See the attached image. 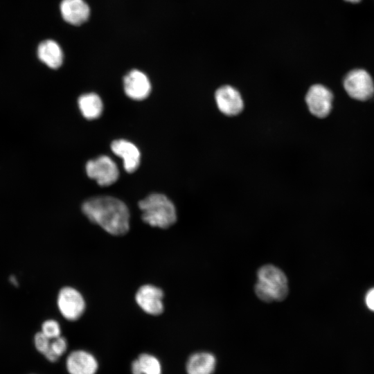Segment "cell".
<instances>
[{
    "instance_id": "1",
    "label": "cell",
    "mask_w": 374,
    "mask_h": 374,
    "mask_svg": "<svg viewBox=\"0 0 374 374\" xmlns=\"http://www.w3.org/2000/svg\"><path fill=\"white\" fill-rule=\"evenodd\" d=\"M82 211L93 223L113 235H123L130 229V211L126 204L112 196H96L84 202Z\"/></svg>"
},
{
    "instance_id": "2",
    "label": "cell",
    "mask_w": 374,
    "mask_h": 374,
    "mask_svg": "<svg viewBox=\"0 0 374 374\" xmlns=\"http://www.w3.org/2000/svg\"><path fill=\"white\" fill-rule=\"evenodd\" d=\"M254 291L258 298L266 303L284 300L289 292L288 280L279 267L273 265L260 267L256 274Z\"/></svg>"
},
{
    "instance_id": "3",
    "label": "cell",
    "mask_w": 374,
    "mask_h": 374,
    "mask_svg": "<svg viewBox=\"0 0 374 374\" xmlns=\"http://www.w3.org/2000/svg\"><path fill=\"white\" fill-rule=\"evenodd\" d=\"M139 208L142 220L151 226L168 229L177 221L176 208L163 194H150L139 202Z\"/></svg>"
},
{
    "instance_id": "4",
    "label": "cell",
    "mask_w": 374,
    "mask_h": 374,
    "mask_svg": "<svg viewBox=\"0 0 374 374\" xmlns=\"http://www.w3.org/2000/svg\"><path fill=\"white\" fill-rule=\"evenodd\" d=\"M344 87L350 97L357 100H367L374 94L373 78L362 69L349 71L344 79Z\"/></svg>"
},
{
    "instance_id": "5",
    "label": "cell",
    "mask_w": 374,
    "mask_h": 374,
    "mask_svg": "<svg viewBox=\"0 0 374 374\" xmlns=\"http://www.w3.org/2000/svg\"><path fill=\"white\" fill-rule=\"evenodd\" d=\"M88 177L94 179L101 186L115 183L119 177L116 163L108 156L102 155L87 161L85 166Z\"/></svg>"
},
{
    "instance_id": "6",
    "label": "cell",
    "mask_w": 374,
    "mask_h": 374,
    "mask_svg": "<svg viewBox=\"0 0 374 374\" xmlns=\"http://www.w3.org/2000/svg\"><path fill=\"white\" fill-rule=\"evenodd\" d=\"M57 304L62 315L71 321L78 320L83 314L86 306L82 295L71 287H64L60 290Z\"/></svg>"
},
{
    "instance_id": "7",
    "label": "cell",
    "mask_w": 374,
    "mask_h": 374,
    "mask_svg": "<svg viewBox=\"0 0 374 374\" xmlns=\"http://www.w3.org/2000/svg\"><path fill=\"white\" fill-rule=\"evenodd\" d=\"M333 94L326 87L312 85L305 96V103L310 112L318 118L326 117L332 110Z\"/></svg>"
},
{
    "instance_id": "8",
    "label": "cell",
    "mask_w": 374,
    "mask_h": 374,
    "mask_svg": "<svg viewBox=\"0 0 374 374\" xmlns=\"http://www.w3.org/2000/svg\"><path fill=\"white\" fill-rule=\"evenodd\" d=\"M163 292L153 285L141 286L135 294V301L140 308L148 314L157 316L164 310Z\"/></svg>"
},
{
    "instance_id": "9",
    "label": "cell",
    "mask_w": 374,
    "mask_h": 374,
    "mask_svg": "<svg viewBox=\"0 0 374 374\" xmlns=\"http://www.w3.org/2000/svg\"><path fill=\"white\" fill-rule=\"evenodd\" d=\"M215 98L217 108L226 116L238 115L243 109L242 98L240 92L231 86L224 85L217 89Z\"/></svg>"
},
{
    "instance_id": "10",
    "label": "cell",
    "mask_w": 374,
    "mask_h": 374,
    "mask_svg": "<svg viewBox=\"0 0 374 374\" xmlns=\"http://www.w3.org/2000/svg\"><path fill=\"white\" fill-rule=\"evenodd\" d=\"M123 88L127 96L141 100L150 93L151 84L148 76L141 71H130L123 78Z\"/></svg>"
},
{
    "instance_id": "11",
    "label": "cell",
    "mask_w": 374,
    "mask_h": 374,
    "mask_svg": "<svg viewBox=\"0 0 374 374\" xmlns=\"http://www.w3.org/2000/svg\"><path fill=\"white\" fill-rule=\"evenodd\" d=\"M98 367L96 357L82 350L73 351L66 359V368L70 374H96Z\"/></svg>"
},
{
    "instance_id": "12",
    "label": "cell",
    "mask_w": 374,
    "mask_h": 374,
    "mask_svg": "<svg viewBox=\"0 0 374 374\" xmlns=\"http://www.w3.org/2000/svg\"><path fill=\"white\" fill-rule=\"evenodd\" d=\"M111 148L116 155L123 159L126 172L136 170L141 161V153L134 143L125 139L115 140L112 143Z\"/></svg>"
},
{
    "instance_id": "13",
    "label": "cell",
    "mask_w": 374,
    "mask_h": 374,
    "mask_svg": "<svg viewBox=\"0 0 374 374\" xmlns=\"http://www.w3.org/2000/svg\"><path fill=\"white\" fill-rule=\"evenodd\" d=\"M60 8L62 18L72 25L83 24L89 16V8L83 0H62Z\"/></svg>"
},
{
    "instance_id": "14",
    "label": "cell",
    "mask_w": 374,
    "mask_h": 374,
    "mask_svg": "<svg viewBox=\"0 0 374 374\" xmlns=\"http://www.w3.org/2000/svg\"><path fill=\"white\" fill-rule=\"evenodd\" d=\"M216 366V358L208 352H197L187 360L186 370L188 374H213Z\"/></svg>"
},
{
    "instance_id": "15",
    "label": "cell",
    "mask_w": 374,
    "mask_h": 374,
    "mask_svg": "<svg viewBox=\"0 0 374 374\" xmlns=\"http://www.w3.org/2000/svg\"><path fill=\"white\" fill-rule=\"evenodd\" d=\"M37 53L39 60L51 69H58L63 62L62 48L53 39L42 42L37 47Z\"/></svg>"
},
{
    "instance_id": "16",
    "label": "cell",
    "mask_w": 374,
    "mask_h": 374,
    "mask_svg": "<svg viewBox=\"0 0 374 374\" xmlns=\"http://www.w3.org/2000/svg\"><path fill=\"white\" fill-rule=\"evenodd\" d=\"M78 103L82 116L88 120L98 118L103 112V104L96 93H84L79 97Z\"/></svg>"
},
{
    "instance_id": "17",
    "label": "cell",
    "mask_w": 374,
    "mask_h": 374,
    "mask_svg": "<svg viewBox=\"0 0 374 374\" xmlns=\"http://www.w3.org/2000/svg\"><path fill=\"white\" fill-rule=\"evenodd\" d=\"M131 371L132 374H161L162 368L155 356L143 353L132 362Z\"/></svg>"
},
{
    "instance_id": "18",
    "label": "cell",
    "mask_w": 374,
    "mask_h": 374,
    "mask_svg": "<svg viewBox=\"0 0 374 374\" xmlns=\"http://www.w3.org/2000/svg\"><path fill=\"white\" fill-rule=\"evenodd\" d=\"M67 348V341L63 337L51 339L48 347L44 355L51 362L57 361Z\"/></svg>"
},
{
    "instance_id": "19",
    "label": "cell",
    "mask_w": 374,
    "mask_h": 374,
    "mask_svg": "<svg viewBox=\"0 0 374 374\" xmlns=\"http://www.w3.org/2000/svg\"><path fill=\"white\" fill-rule=\"evenodd\" d=\"M41 332L48 338L54 339L60 336L61 328L57 321L48 319L42 323Z\"/></svg>"
},
{
    "instance_id": "20",
    "label": "cell",
    "mask_w": 374,
    "mask_h": 374,
    "mask_svg": "<svg viewBox=\"0 0 374 374\" xmlns=\"http://www.w3.org/2000/svg\"><path fill=\"white\" fill-rule=\"evenodd\" d=\"M50 340L51 339L46 337L42 332H37L34 338L35 345L37 350L44 355L48 347Z\"/></svg>"
},
{
    "instance_id": "21",
    "label": "cell",
    "mask_w": 374,
    "mask_h": 374,
    "mask_svg": "<svg viewBox=\"0 0 374 374\" xmlns=\"http://www.w3.org/2000/svg\"><path fill=\"white\" fill-rule=\"evenodd\" d=\"M365 302L368 308L372 311H374V288L371 289L366 294Z\"/></svg>"
},
{
    "instance_id": "22",
    "label": "cell",
    "mask_w": 374,
    "mask_h": 374,
    "mask_svg": "<svg viewBox=\"0 0 374 374\" xmlns=\"http://www.w3.org/2000/svg\"><path fill=\"white\" fill-rule=\"evenodd\" d=\"M10 281L12 284H13L15 286H17L18 285V281L17 280V278L14 276H11L10 277Z\"/></svg>"
},
{
    "instance_id": "23",
    "label": "cell",
    "mask_w": 374,
    "mask_h": 374,
    "mask_svg": "<svg viewBox=\"0 0 374 374\" xmlns=\"http://www.w3.org/2000/svg\"><path fill=\"white\" fill-rule=\"evenodd\" d=\"M348 2H350V3H358L359 1H361L362 0H345Z\"/></svg>"
}]
</instances>
